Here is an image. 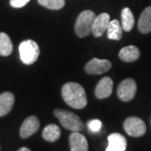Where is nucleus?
Segmentation results:
<instances>
[{
    "instance_id": "f257e3e1",
    "label": "nucleus",
    "mask_w": 151,
    "mask_h": 151,
    "mask_svg": "<svg viewBox=\"0 0 151 151\" xmlns=\"http://www.w3.org/2000/svg\"><path fill=\"white\" fill-rule=\"evenodd\" d=\"M61 95L66 104L76 109H82L87 104L86 92L82 86L78 83H65L62 86Z\"/></svg>"
},
{
    "instance_id": "f03ea898",
    "label": "nucleus",
    "mask_w": 151,
    "mask_h": 151,
    "mask_svg": "<svg viewBox=\"0 0 151 151\" xmlns=\"http://www.w3.org/2000/svg\"><path fill=\"white\" fill-rule=\"evenodd\" d=\"M54 114L66 129L72 132H80L84 128V124L81 119L75 113L62 109H55Z\"/></svg>"
},
{
    "instance_id": "7ed1b4c3",
    "label": "nucleus",
    "mask_w": 151,
    "mask_h": 151,
    "mask_svg": "<svg viewBox=\"0 0 151 151\" xmlns=\"http://www.w3.org/2000/svg\"><path fill=\"white\" fill-rule=\"evenodd\" d=\"M96 16L94 12L91 10L83 11L79 14L75 24L76 34L78 37H86L92 33V24Z\"/></svg>"
},
{
    "instance_id": "20e7f679",
    "label": "nucleus",
    "mask_w": 151,
    "mask_h": 151,
    "mask_svg": "<svg viewBox=\"0 0 151 151\" xmlns=\"http://www.w3.org/2000/svg\"><path fill=\"white\" fill-rule=\"evenodd\" d=\"M19 56L22 62L25 65H32L40 55V47L35 41L26 40L22 41L19 46Z\"/></svg>"
},
{
    "instance_id": "39448f33",
    "label": "nucleus",
    "mask_w": 151,
    "mask_h": 151,
    "mask_svg": "<svg viewBox=\"0 0 151 151\" xmlns=\"http://www.w3.org/2000/svg\"><path fill=\"white\" fill-rule=\"evenodd\" d=\"M125 132L132 137H140L145 134L146 125L145 122L137 117H129L124 121Z\"/></svg>"
},
{
    "instance_id": "423d86ee",
    "label": "nucleus",
    "mask_w": 151,
    "mask_h": 151,
    "mask_svg": "<svg viewBox=\"0 0 151 151\" xmlns=\"http://www.w3.org/2000/svg\"><path fill=\"white\" fill-rule=\"evenodd\" d=\"M137 90L136 82L132 78H128L122 81L118 87V97L123 102H129L135 96Z\"/></svg>"
},
{
    "instance_id": "0eeeda50",
    "label": "nucleus",
    "mask_w": 151,
    "mask_h": 151,
    "mask_svg": "<svg viewBox=\"0 0 151 151\" xmlns=\"http://www.w3.org/2000/svg\"><path fill=\"white\" fill-rule=\"evenodd\" d=\"M112 64L108 60L93 58L85 65V70L90 75H99L107 72L111 69Z\"/></svg>"
},
{
    "instance_id": "6e6552de",
    "label": "nucleus",
    "mask_w": 151,
    "mask_h": 151,
    "mask_svg": "<svg viewBox=\"0 0 151 151\" xmlns=\"http://www.w3.org/2000/svg\"><path fill=\"white\" fill-rule=\"evenodd\" d=\"M40 121L35 116H29L21 125L19 134L22 139H28L37 132L40 129Z\"/></svg>"
},
{
    "instance_id": "1a4fd4ad",
    "label": "nucleus",
    "mask_w": 151,
    "mask_h": 151,
    "mask_svg": "<svg viewBox=\"0 0 151 151\" xmlns=\"http://www.w3.org/2000/svg\"><path fill=\"white\" fill-rule=\"evenodd\" d=\"M109 22L110 16L107 13H103L97 15L92 24V33L93 35L95 37H101L108 29Z\"/></svg>"
},
{
    "instance_id": "9d476101",
    "label": "nucleus",
    "mask_w": 151,
    "mask_h": 151,
    "mask_svg": "<svg viewBox=\"0 0 151 151\" xmlns=\"http://www.w3.org/2000/svg\"><path fill=\"white\" fill-rule=\"evenodd\" d=\"M113 81L110 77H103L97 83L95 89V95L98 99L108 98L111 96L113 92Z\"/></svg>"
},
{
    "instance_id": "9b49d317",
    "label": "nucleus",
    "mask_w": 151,
    "mask_h": 151,
    "mask_svg": "<svg viewBox=\"0 0 151 151\" xmlns=\"http://www.w3.org/2000/svg\"><path fill=\"white\" fill-rule=\"evenodd\" d=\"M127 140L124 135L113 133L108 136V145L106 151H125Z\"/></svg>"
},
{
    "instance_id": "f8f14e48",
    "label": "nucleus",
    "mask_w": 151,
    "mask_h": 151,
    "mask_svg": "<svg viewBox=\"0 0 151 151\" xmlns=\"http://www.w3.org/2000/svg\"><path fill=\"white\" fill-rule=\"evenodd\" d=\"M70 151H87L88 143L83 134L80 132H72L70 135Z\"/></svg>"
},
{
    "instance_id": "ddd939ff",
    "label": "nucleus",
    "mask_w": 151,
    "mask_h": 151,
    "mask_svg": "<svg viewBox=\"0 0 151 151\" xmlns=\"http://www.w3.org/2000/svg\"><path fill=\"white\" fill-rule=\"evenodd\" d=\"M14 104V96L9 92L0 94V117L9 113Z\"/></svg>"
},
{
    "instance_id": "4468645a",
    "label": "nucleus",
    "mask_w": 151,
    "mask_h": 151,
    "mask_svg": "<svg viewBox=\"0 0 151 151\" xmlns=\"http://www.w3.org/2000/svg\"><path fill=\"white\" fill-rule=\"evenodd\" d=\"M140 56L139 50L136 46L129 45L121 49L119 51V57L124 62H132L138 60Z\"/></svg>"
},
{
    "instance_id": "2eb2a0df",
    "label": "nucleus",
    "mask_w": 151,
    "mask_h": 151,
    "mask_svg": "<svg viewBox=\"0 0 151 151\" xmlns=\"http://www.w3.org/2000/svg\"><path fill=\"white\" fill-rule=\"evenodd\" d=\"M138 29L143 34L151 32V6L147 7L141 14L138 22Z\"/></svg>"
},
{
    "instance_id": "dca6fc26",
    "label": "nucleus",
    "mask_w": 151,
    "mask_h": 151,
    "mask_svg": "<svg viewBox=\"0 0 151 151\" xmlns=\"http://www.w3.org/2000/svg\"><path fill=\"white\" fill-rule=\"evenodd\" d=\"M61 132L56 124H49L43 130L42 136L44 139L48 142H55L60 139Z\"/></svg>"
},
{
    "instance_id": "f3484780",
    "label": "nucleus",
    "mask_w": 151,
    "mask_h": 151,
    "mask_svg": "<svg viewBox=\"0 0 151 151\" xmlns=\"http://www.w3.org/2000/svg\"><path fill=\"white\" fill-rule=\"evenodd\" d=\"M108 38L113 40H119L122 38L123 35V28L120 25L119 20L113 19L110 20L108 24V29H107Z\"/></svg>"
},
{
    "instance_id": "a211bd4d",
    "label": "nucleus",
    "mask_w": 151,
    "mask_h": 151,
    "mask_svg": "<svg viewBox=\"0 0 151 151\" xmlns=\"http://www.w3.org/2000/svg\"><path fill=\"white\" fill-rule=\"evenodd\" d=\"M122 17V28L126 32L130 31L134 25V17L129 8H124L121 14Z\"/></svg>"
},
{
    "instance_id": "6ab92c4d",
    "label": "nucleus",
    "mask_w": 151,
    "mask_h": 151,
    "mask_svg": "<svg viewBox=\"0 0 151 151\" xmlns=\"http://www.w3.org/2000/svg\"><path fill=\"white\" fill-rule=\"evenodd\" d=\"M13 48L9 36L5 33H0V55L9 56L13 52Z\"/></svg>"
},
{
    "instance_id": "aec40b11",
    "label": "nucleus",
    "mask_w": 151,
    "mask_h": 151,
    "mask_svg": "<svg viewBox=\"0 0 151 151\" xmlns=\"http://www.w3.org/2000/svg\"><path fill=\"white\" fill-rule=\"evenodd\" d=\"M41 6L52 10H59L65 6V0H38Z\"/></svg>"
},
{
    "instance_id": "412c9836",
    "label": "nucleus",
    "mask_w": 151,
    "mask_h": 151,
    "mask_svg": "<svg viewBox=\"0 0 151 151\" xmlns=\"http://www.w3.org/2000/svg\"><path fill=\"white\" fill-rule=\"evenodd\" d=\"M88 129L91 130L93 133L99 132L102 129V122L98 119H92L88 122Z\"/></svg>"
},
{
    "instance_id": "4be33fe9",
    "label": "nucleus",
    "mask_w": 151,
    "mask_h": 151,
    "mask_svg": "<svg viewBox=\"0 0 151 151\" xmlns=\"http://www.w3.org/2000/svg\"><path fill=\"white\" fill-rule=\"evenodd\" d=\"M30 0H10L9 4L13 8L19 9L25 6Z\"/></svg>"
},
{
    "instance_id": "5701e85b",
    "label": "nucleus",
    "mask_w": 151,
    "mask_h": 151,
    "mask_svg": "<svg viewBox=\"0 0 151 151\" xmlns=\"http://www.w3.org/2000/svg\"><path fill=\"white\" fill-rule=\"evenodd\" d=\"M18 151H30V150L29 148H27V147H22Z\"/></svg>"
}]
</instances>
